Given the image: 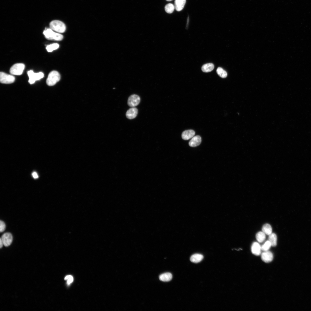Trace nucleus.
Masks as SVG:
<instances>
[{
    "instance_id": "f257e3e1",
    "label": "nucleus",
    "mask_w": 311,
    "mask_h": 311,
    "mask_svg": "<svg viewBox=\"0 0 311 311\" xmlns=\"http://www.w3.org/2000/svg\"><path fill=\"white\" fill-rule=\"evenodd\" d=\"M45 38L49 40L60 41L63 39L64 37L60 34L54 32L51 28L45 29L43 32Z\"/></svg>"
},
{
    "instance_id": "f03ea898",
    "label": "nucleus",
    "mask_w": 311,
    "mask_h": 311,
    "mask_svg": "<svg viewBox=\"0 0 311 311\" xmlns=\"http://www.w3.org/2000/svg\"><path fill=\"white\" fill-rule=\"evenodd\" d=\"M51 29L58 33H63L65 32L66 27L63 22L58 20H54L50 23Z\"/></svg>"
},
{
    "instance_id": "7ed1b4c3",
    "label": "nucleus",
    "mask_w": 311,
    "mask_h": 311,
    "mask_svg": "<svg viewBox=\"0 0 311 311\" xmlns=\"http://www.w3.org/2000/svg\"><path fill=\"white\" fill-rule=\"evenodd\" d=\"M60 76L58 72L53 71L49 74L47 79V84L49 86H52L55 84L60 80Z\"/></svg>"
},
{
    "instance_id": "20e7f679",
    "label": "nucleus",
    "mask_w": 311,
    "mask_h": 311,
    "mask_svg": "<svg viewBox=\"0 0 311 311\" xmlns=\"http://www.w3.org/2000/svg\"><path fill=\"white\" fill-rule=\"evenodd\" d=\"M27 74L29 78V82L31 84L34 83L36 81L40 80L44 77V74L43 72L35 73L32 70L28 71Z\"/></svg>"
},
{
    "instance_id": "39448f33",
    "label": "nucleus",
    "mask_w": 311,
    "mask_h": 311,
    "mask_svg": "<svg viewBox=\"0 0 311 311\" xmlns=\"http://www.w3.org/2000/svg\"><path fill=\"white\" fill-rule=\"evenodd\" d=\"M25 68L24 64L21 63L17 64L14 65L10 70V73L15 75H21Z\"/></svg>"
},
{
    "instance_id": "423d86ee",
    "label": "nucleus",
    "mask_w": 311,
    "mask_h": 311,
    "mask_svg": "<svg viewBox=\"0 0 311 311\" xmlns=\"http://www.w3.org/2000/svg\"><path fill=\"white\" fill-rule=\"evenodd\" d=\"M15 80V77L12 75L2 72H1L0 73V81L2 83L11 84L14 82Z\"/></svg>"
},
{
    "instance_id": "0eeeda50",
    "label": "nucleus",
    "mask_w": 311,
    "mask_h": 311,
    "mask_svg": "<svg viewBox=\"0 0 311 311\" xmlns=\"http://www.w3.org/2000/svg\"><path fill=\"white\" fill-rule=\"evenodd\" d=\"M140 102V98L138 96L133 95L128 98V103L130 107H135L139 104Z\"/></svg>"
},
{
    "instance_id": "6e6552de",
    "label": "nucleus",
    "mask_w": 311,
    "mask_h": 311,
    "mask_svg": "<svg viewBox=\"0 0 311 311\" xmlns=\"http://www.w3.org/2000/svg\"><path fill=\"white\" fill-rule=\"evenodd\" d=\"M4 246L8 247L12 243L13 240V237L12 234L9 233L4 234L1 238Z\"/></svg>"
},
{
    "instance_id": "1a4fd4ad",
    "label": "nucleus",
    "mask_w": 311,
    "mask_h": 311,
    "mask_svg": "<svg viewBox=\"0 0 311 311\" xmlns=\"http://www.w3.org/2000/svg\"><path fill=\"white\" fill-rule=\"evenodd\" d=\"M261 259L264 262L268 263L271 262L273 259L272 253L268 251H264L261 254Z\"/></svg>"
},
{
    "instance_id": "9d476101",
    "label": "nucleus",
    "mask_w": 311,
    "mask_h": 311,
    "mask_svg": "<svg viewBox=\"0 0 311 311\" xmlns=\"http://www.w3.org/2000/svg\"><path fill=\"white\" fill-rule=\"evenodd\" d=\"M261 246L258 243L255 242L253 244L251 251L253 254L257 256H259L261 254Z\"/></svg>"
},
{
    "instance_id": "9b49d317",
    "label": "nucleus",
    "mask_w": 311,
    "mask_h": 311,
    "mask_svg": "<svg viewBox=\"0 0 311 311\" xmlns=\"http://www.w3.org/2000/svg\"><path fill=\"white\" fill-rule=\"evenodd\" d=\"M138 113V109L135 107H132L128 110L126 113L127 117L130 119H133L137 116Z\"/></svg>"
},
{
    "instance_id": "f8f14e48",
    "label": "nucleus",
    "mask_w": 311,
    "mask_h": 311,
    "mask_svg": "<svg viewBox=\"0 0 311 311\" xmlns=\"http://www.w3.org/2000/svg\"><path fill=\"white\" fill-rule=\"evenodd\" d=\"M202 140L201 137L199 136H197L193 137L189 143V145L193 147H195L199 145L201 142Z\"/></svg>"
},
{
    "instance_id": "ddd939ff",
    "label": "nucleus",
    "mask_w": 311,
    "mask_h": 311,
    "mask_svg": "<svg viewBox=\"0 0 311 311\" xmlns=\"http://www.w3.org/2000/svg\"><path fill=\"white\" fill-rule=\"evenodd\" d=\"M195 132L192 130H186L182 134V138L184 140H188L194 137Z\"/></svg>"
},
{
    "instance_id": "4468645a",
    "label": "nucleus",
    "mask_w": 311,
    "mask_h": 311,
    "mask_svg": "<svg viewBox=\"0 0 311 311\" xmlns=\"http://www.w3.org/2000/svg\"><path fill=\"white\" fill-rule=\"evenodd\" d=\"M186 0H175V7L176 10L180 11L183 9L186 3Z\"/></svg>"
},
{
    "instance_id": "2eb2a0df",
    "label": "nucleus",
    "mask_w": 311,
    "mask_h": 311,
    "mask_svg": "<svg viewBox=\"0 0 311 311\" xmlns=\"http://www.w3.org/2000/svg\"><path fill=\"white\" fill-rule=\"evenodd\" d=\"M173 276L169 272L161 274L159 276L161 281L164 282H168L171 280Z\"/></svg>"
},
{
    "instance_id": "dca6fc26",
    "label": "nucleus",
    "mask_w": 311,
    "mask_h": 311,
    "mask_svg": "<svg viewBox=\"0 0 311 311\" xmlns=\"http://www.w3.org/2000/svg\"><path fill=\"white\" fill-rule=\"evenodd\" d=\"M203 256L201 254H196L192 255L190 258L191 261L194 263H198L203 259Z\"/></svg>"
},
{
    "instance_id": "f3484780",
    "label": "nucleus",
    "mask_w": 311,
    "mask_h": 311,
    "mask_svg": "<svg viewBox=\"0 0 311 311\" xmlns=\"http://www.w3.org/2000/svg\"><path fill=\"white\" fill-rule=\"evenodd\" d=\"M214 66L212 63H208L204 65L202 67L203 72L207 73L212 71L214 69Z\"/></svg>"
},
{
    "instance_id": "a211bd4d",
    "label": "nucleus",
    "mask_w": 311,
    "mask_h": 311,
    "mask_svg": "<svg viewBox=\"0 0 311 311\" xmlns=\"http://www.w3.org/2000/svg\"><path fill=\"white\" fill-rule=\"evenodd\" d=\"M268 241L270 242L272 247H275L277 245V237L274 233H272L269 235Z\"/></svg>"
},
{
    "instance_id": "6ab92c4d",
    "label": "nucleus",
    "mask_w": 311,
    "mask_h": 311,
    "mask_svg": "<svg viewBox=\"0 0 311 311\" xmlns=\"http://www.w3.org/2000/svg\"><path fill=\"white\" fill-rule=\"evenodd\" d=\"M262 231L266 235H269L272 233V229L271 226L268 224L263 225L262 229Z\"/></svg>"
},
{
    "instance_id": "aec40b11",
    "label": "nucleus",
    "mask_w": 311,
    "mask_h": 311,
    "mask_svg": "<svg viewBox=\"0 0 311 311\" xmlns=\"http://www.w3.org/2000/svg\"><path fill=\"white\" fill-rule=\"evenodd\" d=\"M266 234L262 231L259 232L256 235V238L257 241L259 243H262L266 239Z\"/></svg>"
},
{
    "instance_id": "412c9836",
    "label": "nucleus",
    "mask_w": 311,
    "mask_h": 311,
    "mask_svg": "<svg viewBox=\"0 0 311 311\" xmlns=\"http://www.w3.org/2000/svg\"><path fill=\"white\" fill-rule=\"evenodd\" d=\"M216 72L217 74L222 78H226L227 76V72L221 68H218Z\"/></svg>"
},
{
    "instance_id": "4be33fe9",
    "label": "nucleus",
    "mask_w": 311,
    "mask_h": 311,
    "mask_svg": "<svg viewBox=\"0 0 311 311\" xmlns=\"http://www.w3.org/2000/svg\"><path fill=\"white\" fill-rule=\"evenodd\" d=\"M165 9L166 13L169 14H171L174 10L175 6L172 4L169 3L165 6Z\"/></svg>"
},
{
    "instance_id": "5701e85b",
    "label": "nucleus",
    "mask_w": 311,
    "mask_h": 311,
    "mask_svg": "<svg viewBox=\"0 0 311 311\" xmlns=\"http://www.w3.org/2000/svg\"><path fill=\"white\" fill-rule=\"evenodd\" d=\"M59 45L57 43H54L47 46L46 49L49 52H51L58 49Z\"/></svg>"
},
{
    "instance_id": "b1692460",
    "label": "nucleus",
    "mask_w": 311,
    "mask_h": 311,
    "mask_svg": "<svg viewBox=\"0 0 311 311\" xmlns=\"http://www.w3.org/2000/svg\"><path fill=\"white\" fill-rule=\"evenodd\" d=\"M272 246L270 242L268 240L265 243L261 246V250L264 252L268 251Z\"/></svg>"
},
{
    "instance_id": "393cba45",
    "label": "nucleus",
    "mask_w": 311,
    "mask_h": 311,
    "mask_svg": "<svg viewBox=\"0 0 311 311\" xmlns=\"http://www.w3.org/2000/svg\"><path fill=\"white\" fill-rule=\"evenodd\" d=\"M0 225H1L0 231L1 233L5 231L6 229L5 224L3 221H1L0 222Z\"/></svg>"
},
{
    "instance_id": "a878e982",
    "label": "nucleus",
    "mask_w": 311,
    "mask_h": 311,
    "mask_svg": "<svg viewBox=\"0 0 311 311\" xmlns=\"http://www.w3.org/2000/svg\"><path fill=\"white\" fill-rule=\"evenodd\" d=\"M65 280H67V283L68 284H71L73 281V278L71 275H68L65 278Z\"/></svg>"
},
{
    "instance_id": "bb28decb",
    "label": "nucleus",
    "mask_w": 311,
    "mask_h": 311,
    "mask_svg": "<svg viewBox=\"0 0 311 311\" xmlns=\"http://www.w3.org/2000/svg\"><path fill=\"white\" fill-rule=\"evenodd\" d=\"M33 176L35 179H37L39 177V176L36 172H34L33 173Z\"/></svg>"
},
{
    "instance_id": "cd10ccee",
    "label": "nucleus",
    "mask_w": 311,
    "mask_h": 311,
    "mask_svg": "<svg viewBox=\"0 0 311 311\" xmlns=\"http://www.w3.org/2000/svg\"><path fill=\"white\" fill-rule=\"evenodd\" d=\"M3 245H4L3 242L1 238V240H0V247H1V248L3 247Z\"/></svg>"
},
{
    "instance_id": "c85d7f7f",
    "label": "nucleus",
    "mask_w": 311,
    "mask_h": 311,
    "mask_svg": "<svg viewBox=\"0 0 311 311\" xmlns=\"http://www.w3.org/2000/svg\"><path fill=\"white\" fill-rule=\"evenodd\" d=\"M166 1H173V0H166Z\"/></svg>"
}]
</instances>
